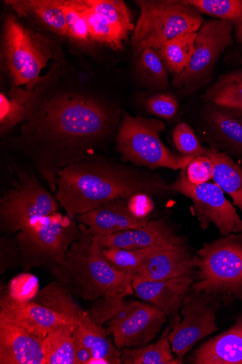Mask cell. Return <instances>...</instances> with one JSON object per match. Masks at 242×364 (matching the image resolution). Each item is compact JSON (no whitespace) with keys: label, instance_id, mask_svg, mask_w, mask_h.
Returning a JSON list of instances; mask_svg holds the SVG:
<instances>
[{"label":"cell","instance_id":"6da1fadb","mask_svg":"<svg viewBox=\"0 0 242 364\" xmlns=\"http://www.w3.org/2000/svg\"><path fill=\"white\" fill-rule=\"evenodd\" d=\"M32 88L13 149L53 192L62 170L89 157L118 129L121 108L69 64L61 50Z\"/></svg>","mask_w":242,"mask_h":364},{"label":"cell","instance_id":"7a4b0ae2","mask_svg":"<svg viewBox=\"0 0 242 364\" xmlns=\"http://www.w3.org/2000/svg\"><path fill=\"white\" fill-rule=\"evenodd\" d=\"M169 186L155 174L94 156L60 171L55 196L66 215L75 219L121 198L167 194Z\"/></svg>","mask_w":242,"mask_h":364},{"label":"cell","instance_id":"3957f363","mask_svg":"<svg viewBox=\"0 0 242 364\" xmlns=\"http://www.w3.org/2000/svg\"><path fill=\"white\" fill-rule=\"evenodd\" d=\"M82 230L65 255L49 264L57 281L84 301H94L101 296L126 297L134 291V276L114 269L103 257L96 237L79 223Z\"/></svg>","mask_w":242,"mask_h":364},{"label":"cell","instance_id":"277c9868","mask_svg":"<svg viewBox=\"0 0 242 364\" xmlns=\"http://www.w3.org/2000/svg\"><path fill=\"white\" fill-rule=\"evenodd\" d=\"M49 33L25 25L15 14L6 15L3 51L13 87L32 89L42 70L60 49V39Z\"/></svg>","mask_w":242,"mask_h":364},{"label":"cell","instance_id":"5b68a950","mask_svg":"<svg viewBox=\"0 0 242 364\" xmlns=\"http://www.w3.org/2000/svg\"><path fill=\"white\" fill-rule=\"evenodd\" d=\"M194 264L192 291L215 297L224 306L242 300V233L204 245Z\"/></svg>","mask_w":242,"mask_h":364},{"label":"cell","instance_id":"8992f818","mask_svg":"<svg viewBox=\"0 0 242 364\" xmlns=\"http://www.w3.org/2000/svg\"><path fill=\"white\" fill-rule=\"evenodd\" d=\"M141 15L131 35L135 56L146 49L158 50L165 43L186 32H197L202 15L185 0H138Z\"/></svg>","mask_w":242,"mask_h":364},{"label":"cell","instance_id":"52a82bcc","mask_svg":"<svg viewBox=\"0 0 242 364\" xmlns=\"http://www.w3.org/2000/svg\"><path fill=\"white\" fill-rule=\"evenodd\" d=\"M165 123L158 119L122 114L116 136V149L123 162L150 170L182 171L194 158L169 151L160 139Z\"/></svg>","mask_w":242,"mask_h":364},{"label":"cell","instance_id":"ba28073f","mask_svg":"<svg viewBox=\"0 0 242 364\" xmlns=\"http://www.w3.org/2000/svg\"><path fill=\"white\" fill-rule=\"evenodd\" d=\"M16 179L0 200V230L13 234L33 222L60 210V204L34 176L16 163H10Z\"/></svg>","mask_w":242,"mask_h":364},{"label":"cell","instance_id":"9c48e42d","mask_svg":"<svg viewBox=\"0 0 242 364\" xmlns=\"http://www.w3.org/2000/svg\"><path fill=\"white\" fill-rule=\"evenodd\" d=\"M81 235L79 224L67 215L55 213L33 222L16 237L21 252V267L26 271L48 267L63 257Z\"/></svg>","mask_w":242,"mask_h":364},{"label":"cell","instance_id":"30bf717a","mask_svg":"<svg viewBox=\"0 0 242 364\" xmlns=\"http://www.w3.org/2000/svg\"><path fill=\"white\" fill-rule=\"evenodd\" d=\"M233 26L218 19L204 21L197 31L195 51L187 68L174 77L172 84L185 95H191L209 84L216 64L232 43Z\"/></svg>","mask_w":242,"mask_h":364},{"label":"cell","instance_id":"8fae6325","mask_svg":"<svg viewBox=\"0 0 242 364\" xmlns=\"http://www.w3.org/2000/svg\"><path fill=\"white\" fill-rule=\"evenodd\" d=\"M185 169L170 184V189L190 198L193 203L192 211L202 228L206 229L212 223L222 237L242 233V220L226 200L223 190L216 183H192Z\"/></svg>","mask_w":242,"mask_h":364},{"label":"cell","instance_id":"7c38bea8","mask_svg":"<svg viewBox=\"0 0 242 364\" xmlns=\"http://www.w3.org/2000/svg\"><path fill=\"white\" fill-rule=\"evenodd\" d=\"M221 305L220 301L211 296L192 291L187 294L181 312L183 319L172 324L167 336L180 362L197 343L216 332V313Z\"/></svg>","mask_w":242,"mask_h":364},{"label":"cell","instance_id":"4fadbf2b","mask_svg":"<svg viewBox=\"0 0 242 364\" xmlns=\"http://www.w3.org/2000/svg\"><path fill=\"white\" fill-rule=\"evenodd\" d=\"M166 321V315L156 306L126 301L125 308L107 323V331L119 349L133 348L151 342Z\"/></svg>","mask_w":242,"mask_h":364},{"label":"cell","instance_id":"5bb4252c","mask_svg":"<svg viewBox=\"0 0 242 364\" xmlns=\"http://www.w3.org/2000/svg\"><path fill=\"white\" fill-rule=\"evenodd\" d=\"M194 282V276L150 281L136 275L133 279L132 287L137 296L158 308L174 324L180 321L179 311Z\"/></svg>","mask_w":242,"mask_h":364},{"label":"cell","instance_id":"9a60e30c","mask_svg":"<svg viewBox=\"0 0 242 364\" xmlns=\"http://www.w3.org/2000/svg\"><path fill=\"white\" fill-rule=\"evenodd\" d=\"M194 257L182 237L166 243L145 259L136 276L145 280L163 281L194 276Z\"/></svg>","mask_w":242,"mask_h":364},{"label":"cell","instance_id":"2e32d148","mask_svg":"<svg viewBox=\"0 0 242 364\" xmlns=\"http://www.w3.org/2000/svg\"><path fill=\"white\" fill-rule=\"evenodd\" d=\"M43 341L0 316V363L45 364Z\"/></svg>","mask_w":242,"mask_h":364},{"label":"cell","instance_id":"e0dca14e","mask_svg":"<svg viewBox=\"0 0 242 364\" xmlns=\"http://www.w3.org/2000/svg\"><path fill=\"white\" fill-rule=\"evenodd\" d=\"M0 316L26 328L29 333L42 339L54 328L63 325H77L53 311L33 301L18 304L10 299L7 289L1 291Z\"/></svg>","mask_w":242,"mask_h":364},{"label":"cell","instance_id":"ac0fdd59","mask_svg":"<svg viewBox=\"0 0 242 364\" xmlns=\"http://www.w3.org/2000/svg\"><path fill=\"white\" fill-rule=\"evenodd\" d=\"M127 200H117L78 215L76 219L94 237H106L122 231L145 227L150 218H138L129 209Z\"/></svg>","mask_w":242,"mask_h":364},{"label":"cell","instance_id":"d6986e66","mask_svg":"<svg viewBox=\"0 0 242 364\" xmlns=\"http://www.w3.org/2000/svg\"><path fill=\"white\" fill-rule=\"evenodd\" d=\"M200 115L204 138L210 148L242 163V119L205 107Z\"/></svg>","mask_w":242,"mask_h":364},{"label":"cell","instance_id":"ffe728a7","mask_svg":"<svg viewBox=\"0 0 242 364\" xmlns=\"http://www.w3.org/2000/svg\"><path fill=\"white\" fill-rule=\"evenodd\" d=\"M5 4L20 19L25 18L41 31L67 39L63 14L64 0H7Z\"/></svg>","mask_w":242,"mask_h":364},{"label":"cell","instance_id":"44dd1931","mask_svg":"<svg viewBox=\"0 0 242 364\" xmlns=\"http://www.w3.org/2000/svg\"><path fill=\"white\" fill-rule=\"evenodd\" d=\"M100 249L143 250L180 237L162 219L150 220L145 227L122 231L106 237H96Z\"/></svg>","mask_w":242,"mask_h":364},{"label":"cell","instance_id":"7402d4cb","mask_svg":"<svg viewBox=\"0 0 242 364\" xmlns=\"http://www.w3.org/2000/svg\"><path fill=\"white\" fill-rule=\"evenodd\" d=\"M191 362L196 364H242V314L226 332L201 346Z\"/></svg>","mask_w":242,"mask_h":364},{"label":"cell","instance_id":"603a6c76","mask_svg":"<svg viewBox=\"0 0 242 364\" xmlns=\"http://www.w3.org/2000/svg\"><path fill=\"white\" fill-rule=\"evenodd\" d=\"M75 337L91 353L89 363H121V351L109 338L107 329L95 322L87 313L78 321Z\"/></svg>","mask_w":242,"mask_h":364},{"label":"cell","instance_id":"cb8c5ba5","mask_svg":"<svg viewBox=\"0 0 242 364\" xmlns=\"http://www.w3.org/2000/svg\"><path fill=\"white\" fill-rule=\"evenodd\" d=\"M202 101L203 107L242 119V78L221 75L206 90Z\"/></svg>","mask_w":242,"mask_h":364},{"label":"cell","instance_id":"d4e9b609","mask_svg":"<svg viewBox=\"0 0 242 364\" xmlns=\"http://www.w3.org/2000/svg\"><path fill=\"white\" fill-rule=\"evenodd\" d=\"M204 156L213 162L214 182L231 197L234 206L242 213V167L230 156L210 147L206 149Z\"/></svg>","mask_w":242,"mask_h":364},{"label":"cell","instance_id":"484cf974","mask_svg":"<svg viewBox=\"0 0 242 364\" xmlns=\"http://www.w3.org/2000/svg\"><path fill=\"white\" fill-rule=\"evenodd\" d=\"M33 302L77 323L86 313L75 299L72 291L59 281L41 289Z\"/></svg>","mask_w":242,"mask_h":364},{"label":"cell","instance_id":"4316f807","mask_svg":"<svg viewBox=\"0 0 242 364\" xmlns=\"http://www.w3.org/2000/svg\"><path fill=\"white\" fill-rule=\"evenodd\" d=\"M77 326H60L49 333L43 341L45 364H76Z\"/></svg>","mask_w":242,"mask_h":364},{"label":"cell","instance_id":"83f0119b","mask_svg":"<svg viewBox=\"0 0 242 364\" xmlns=\"http://www.w3.org/2000/svg\"><path fill=\"white\" fill-rule=\"evenodd\" d=\"M197 32H186L165 43L158 51L167 72L174 77L187 68L195 51Z\"/></svg>","mask_w":242,"mask_h":364},{"label":"cell","instance_id":"f1b7e54d","mask_svg":"<svg viewBox=\"0 0 242 364\" xmlns=\"http://www.w3.org/2000/svg\"><path fill=\"white\" fill-rule=\"evenodd\" d=\"M62 11L68 31V41L79 49L92 50L95 43L89 28L85 0H64Z\"/></svg>","mask_w":242,"mask_h":364},{"label":"cell","instance_id":"f546056e","mask_svg":"<svg viewBox=\"0 0 242 364\" xmlns=\"http://www.w3.org/2000/svg\"><path fill=\"white\" fill-rule=\"evenodd\" d=\"M136 57V69L138 78L145 87L158 92L168 89V72L158 51L146 49Z\"/></svg>","mask_w":242,"mask_h":364},{"label":"cell","instance_id":"4dcf8cb0","mask_svg":"<svg viewBox=\"0 0 242 364\" xmlns=\"http://www.w3.org/2000/svg\"><path fill=\"white\" fill-rule=\"evenodd\" d=\"M92 10L127 41L135 28L131 11L121 0H87Z\"/></svg>","mask_w":242,"mask_h":364},{"label":"cell","instance_id":"1f68e13d","mask_svg":"<svg viewBox=\"0 0 242 364\" xmlns=\"http://www.w3.org/2000/svg\"><path fill=\"white\" fill-rule=\"evenodd\" d=\"M31 92L32 89L13 87L9 92H1L0 94V105H1L0 131L2 136L23 122Z\"/></svg>","mask_w":242,"mask_h":364},{"label":"cell","instance_id":"d6a6232c","mask_svg":"<svg viewBox=\"0 0 242 364\" xmlns=\"http://www.w3.org/2000/svg\"><path fill=\"white\" fill-rule=\"evenodd\" d=\"M167 336L154 344L121 350V363L124 364H177L182 363L174 358Z\"/></svg>","mask_w":242,"mask_h":364},{"label":"cell","instance_id":"836d02e7","mask_svg":"<svg viewBox=\"0 0 242 364\" xmlns=\"http://www.w3.org/2000/svg\"><path fill=\"white\" fill-rule=\"evenodd\" d=\"M178 239L143 250H123L119 248H104L101 253L104 258L116 271L136 276L143 267L147 257L162 245Z\"/></svg>","mask_w":242,"mask_h":364},{"label":"cell","instance_id":"e575fe53","mask_svg":"<svg viewBox=\"0 0 242 364\" xmlns=\"http://www.w3.org/2000/svg\"><path fill=\"white\" fill-rule=\"evenodd\" d=\"M202 15L226 21L233 26L242 18V0H185Z\"/></svg>","mask_w":242,"mask_h":364},{"label":"cell","instance_id":"d590c367","mask_svg":"<svg viewBox=\"0 0 242 364\" xmlns=\"http://www.w3.org/2000/svg\"><path fill=\"white\" fill-rule=\"evenodd\" d=\"M86 16L92 40L114 51L121 50L127 40L105 21L98 16L85 0Z\"/></svg>","mask_w":242,"mask_h":364},{"label":"cell","instance_id":"8d00e7d4","mask_svg":"<svg viewBox=\"0 0 242 364\" xmlns=\"http://www.w3.org/2000/svg\"><path fill=\"white\" fill-rule=\"evenodd\" d=\"M40 281L29 273H22L13 278L7 289L10 299L18 304H27L35 299L40 292Z\"/></svg>","mask_w":242,"mask_h":364},{"label":"cell","instance_id":"74e56055","mask_svg":"<svg viewBox=\"0 0 242 364\" xmlns=\"http://www.w3.org/2000/svg\"><path fill=\"white\" fill-rule=\"evenodd\" d=\"M172 138L181 154L194 158L205 155L207 148L200 144L193 129L187 123H180L172 131Z\"/></svg>","mask_w":242,"mask_h":364},{"label":"cell","instance_id":"f35d334b","mask_svg":"<svg viewBox=\"0 0 242 364\" xmlns=\"http://www.w3.org/2000/svg\"><path fill=\"white\" fill-rule=\"evenodd\" d=\"M125 297L101 296L94 301L90 317L98 324L108 323L125 308Z\"/></svg>","mask_w":242,"mask_h":364},{"label":"cell","instance_id":"ab89813d","mask_svg":"<svg viewBox=\"0 0 242 364\" xmlns=\"http://www.w3.org/2000/svg\"><path fill=\"white\" fill-rule=\"evenodd\" d=\"M148 112L159 118L170 120L174 118L180 108L177 97L170 93L158 92L145 102Z\"/></svg>","mask_w":242,"mask_h":364},{"label":"cell","instance_id":"60d3db41","mask_svg":"<svg viewBox=\"0 0 242 364\" xmlns=\"http://www.w3.org/2000/svg\"><path fill=\"white\" fill-rule=\"evenodd\" d=\"M21 264V252L16 239L2 236L0 238V274Z\"/></svg>","mask_w":242,"mask_h":364},{"label":"cell","instance_id":"b9f144b4","mask_svg":"<svg viewBox=\"0 0 242 364\" xmlns=\"http://www.w3.org/2000/svg\"><path fill=\"white\" fill-rule=\"evenodd\" d=\"M188 179L194 183H203L213 179L214 164L207 156L193 158L186 168Z\"/></svg>","mask_w":242,"mask_h":364},{"label":"cell","instance_id":"7bdbcfd3","mask_svg":"<svg viewBox=\"0 0 242 364\" xmlns=\"http://www.w3.org/2000/svg\"><path fill=\"white\" fill-rule=\"evenodd\" d=\"M150 196L140 194L129 198L128 207L131 213L138 218H147L153 208Z\"/></svg>","mask_w":242,"mask_h":364},{"label":"cell","instance_id":"ee69618b","mask_svg":"<svg viewBox=\"0 0 242 364\" xmlns=\"http://www.w3.org/2000/svg\"><path fill=\"white\" fill-rule=\"evenodd\" d=\"M76 338V337H75ZM92 356L90 351L76 338L75 361L76 364H89Z\"/></svg>","mask_w":242,"mask_h":364},{"label":"cell","instance_id":"f6af8a7d","mask_svg":"<svg viewBox=\"0 0 242 364\" xmlns=\"http://www.w3.org/2000/svg\"><path fill=\"white\" fill-rule=\"evenodd\" d=\"M233 38L236 43L242 46V18L233 26Z\"/></svg>","mask_w":242,"mask_h":364},{"label":"cell","instance_id":"bcb514c9","mask_svg":"<svg viewBox=\"0 0 242 364\" xmlns=\"http://www.w3.org/2000/svg\"><path fill=\"white\" fill-rule=\"evenodd\" d=\"M241 49H242V47H241ZM238 60V68L236 69L229 72V73H230L236 77L242 78V50H241V55H239Z\"/></svg>","mask_w":242,"mask_h":364}]
</instances>
